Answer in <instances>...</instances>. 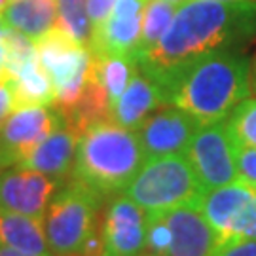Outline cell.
<instances>
[{"mask_svg":"<svg viewBox=\"0 0 256 256\" xmlns=\"http://www.w3.org/2000/svg\"><path fill=\"white\" fill-rule=\"evenodd\" d=\"M12 2H14V0H12Z\"/></svg>","mask_w":256,"mask_h":256,"instance_id":"836d02e7","label":"cell"},{"mask_svg":"<svg viewBox=\"0 0 256 256\" xmlns=\"http://www.w3.org/2000/svg\"><path fill=\"white\" fill-rule=\"evenodd\" d=\"M38 59L52 80L57 112H66L82 99L93 72L90 48L76 44L59 27L52 28L36 42Z\"/></svg>","mask_w":256,"mask_h":256,"instance_id":"8992f818","label":"cell"},{"mask_svg":"<svg viewBox=\"0 0 256 256\" xmlns=\"http://www.w3.org/2000/svg\"><path fill=\"white\" fill-rule=\"evenodd\" d=\"M0 256H36V254H27V252H21V250H16V248H8L0 245Z\"/></svg>","mask_w":256,"mask_h":256,"instance_id":"83f0119b","label":"cell"},{"mask_svg":"<svg viewBox=\"0 0 256 256\" xmlns=\"http://www.w3.org/2000/svg\"><path fill=\"white\" fill-rule=\"evenodd\" d=\"M169 97L162 84L152 76L137 68L135 76L131 78L126 92L122 93L114 108L110 110V120L122 128L137 131L138 126L156 112V110L169 106Z\"/></svg>","mask_w":256,"mask_h":256,"instance_id":"5bb4252c","label":"cell"},{"mask_svg":"<svg viewBox=\"0 0 256 256\" xmlns=\"http://www.w3.org/2000/svg\"><path fill=\"white\" fill-rule=\"evenodd\" d=\"M93 68H95L97 80L106 93L110 110H112L114 104L118 102V99L122 97V93L126 92L131 78L135 76L138 64L131 57H118V55L95 57L93 55Z\"/></svg>","mask_w":256,"mask_h":256,"instance_id":"d6986e66","label":"cell"},{"mask_svg":"<svg viewBox=\"0 0 256 256\" xmlns=\"http://www.w3.org/2000/svg\"><path fill=\"white\" fill-rule=\"evenodd\" d=\"M236 164H238V180L256 188V148L238 144Z\"/></svg>","mask_w":256,"mask_h":256,"instance_id":"603a6c76","label":"cell"},{"mask_svg":"<svg viewBox=\"0 0 256 256\" xmlns=\"http://www.w3.org/2000/svg\"><path fill=\"white\" fill-rule=\"evenodd\" d=\"M8 46L4 42V36H0V82H6L8 80Z\"/></svg>","mask_w":256,"mask_h":256,"instance_id":"4316f807","label":"cell"},{"mask_svg":"<svg viewBox=\"0 0 256 256\" xmlns=\"http://www.w3.org/2000/svg\"><path fill=\"white\" fill-rule=\"evenodd\" d=\"M16 108H18V104H16V97H14V90H12L10 82L8 80L0 82V126Z\"/></svg>","mask_w":256,"mask_h":256,"instance_id":"484cf974","label":"cell"},{"mask_svg":"<svg viewBox=\"0 0 256 256\" xmlns=\"http://www.w3.org/2000/svg\"><path fill=\"white\" fill-rule=\"evenodd\" d=\"M205 220L224 239H256V188L236 180L202 194L198 203Z\"/></svg>","mask_w":256,"mask_h":256,"instance_id":"52a82bcc","label":"cell"},{"mask_svg":"<svg viewBox=\"0 0 256 256\" xmlns=\"http://www.w3.org/2000/svg\"><path fill=\"white\" fill-rule=\"evenodd\" d=\"M256 38V2L186 0L165 34L137 61L154 80L184 63L218 50H243Z\"/></svg>","mask_w":256,"mask_h":256,"instance_id":"6da1fadb","label":"cell"},{"mask_svg":"<svg viewBox=\"0 0 256 256\" xmlns=\"http://www.w3.org/2000/svg\"><path fill=\"white\" fill-rule=\"evenodd\" d=\"M144 162L137 133L102 120L78 135L70 178L108 198L124 190Z\"/></svg>","mask_w":256,"mask_h":256,"instance_id":"3957f363","label":"cell"},{"mask_svg":"<svg viewBox=\"0 0 256 256\" xmlns=\"http://www.w3.org/2000/svg\"><path fill=\"white\" fill-rule=\"evenodd\" d=\"M146 212L169 210L202 200V186L184 154L146 160L131 182L122 190Z\"/></svg>","mask_w":256,"mask_h":256,"instance_id":"5b68a950","label":"cell"},{"mask_svg":"<svg viewBox=\"0 0 256 256\" xmlns=\"http://www.w3.org/2000/svg\"><path fill=\"white\" fill-rule=\"evenodd\" d=\"M101 194L70 178L55 192L44 214V232L54 256L80 254L84 241L99 226Z\"/></svg>","mask_w":256,"mask_h":256,"instance_id":"277c9868","label":"cell"},{"mask_svg":"<svg viewBox=\"0 0 256 256\" xmlns=\"http://www.w3.org/2000/svg\"><path fill=\"white\" fill-rule=\"evenodd\" d=\"M250 86H252V93L256 95V57L252 59V68H250Z\"/></svg>","mask_w":256,"mask_h":256,"instance_id":"f1b7e54d","label":"cell"},{"mask_svg":"<svg viewBox=\"0 0 256 256\" xmlns=\"http://www.w3.org/2000/svg\"><path fill=\"white\" fill-rule=\"evenodd\" d=\"M176 14V6L169 4L165 0H148L144 16H142V28H140V40H138L135 61H138L144 54L160 42V38L165 34Z\"/></svg>","mask_w":256,"mask_h":256,"instance_id":"ffe728a7","label":"cell"},{"mask_svg":"<svg viewBox=\"0 0 256 256\" xmlns=\"http://www.w3.org/2000/svg\"><path fill=\"white\" fill-rule=\"evenodd\" d=\"M8 28H10V27H8V25H6V21H4V18L0 16V36H4Z\"/></svg>","mask_w":256,"mask_h":256,"instance_id":"f546056e","label":"cell"},{"mask_svg":"<svg viewBox=\"0 0 256 256\" xmlns=\"http://www.w3.org/2000/svg\"><path fill=\"white\" fill-rule=\"evenodd\" d=\"M76 256H78V254H76Z\"/></svg>","mask_w":256,"mask_h":256,"instance_id":"e575fe53","label":"cell"},{"mask_svg":"<svg viewBox=\"0 0 256 256\" xmlns=\"http://www.w3.org/2000/svg\"><path fill=\"white\" fill-rule=\"evenodd\" d=\"M0 245L27 254L54 256L50 252L44 220L0 209Z\"/></svg>","mask_w":256,"mask_h":256,"instance_id":"2e32d148","label":"cell"},{"mask_svg":"<svg viewBox=\"0 0 256 256\" xmlns=\"http://www.w3.org/2000/svg\"><path fill=\"white\" fill-rule=\"evenodd\" d=\"M114 4H116V0H88V14H90V21H92V30L101 27L106 21Z\"/></svg>","mask_w":256,"mask_h":256,"instance_id":"d4e9b609","label":"cell"},{"mask_svg":"<svg viewBox=\"0 0 256 256\" xmlns=\"http://www.w3.org/2000/svg\"><path fill=\"white\" fill-rule=\"evenodd\" d=\"M61 122L48 106H19L0 126V167H18Z\"/></svg>","mask_w":256,"mask_h":256,"instance_id":"9c48e42d","label":"cell"},{"mask_svg":"<svg viewBox=\"0 0 256 256\" xmlns=\"http://www.w3.org/2000/svg\"><path fill=\"white\" fill-rule=\"evenodd\" d=\"M10 2H12V0H0V16H2V14H4V10L10 6Z\"/></svg>","mask_w":256,"mask_h":256,"instance_id":"4dcf8cb0","label":"cell"},{"mask_svg":"<svg viewBox=\"0 0 256 256\" xmlns=\"http://www.w3.org/2000/svg\"><path fill=\"white\" fill-rule=\"evenodd\" d=\"M102 256H142L146 243V210L118 194L108 202L101 222Z\"/></svg>","mask_w":256,"mask_h":256,"instance_id":"30bf717a","label":"cell"},{"mask_svg":"<svg viewBox=\"0 0 256 256\" xmlns=\"http://www.w3.org/2000/svg\"><path fill=\"white\" fill-rule=\"evenodd\" d=\"M57 27L76 44L90 48L92 21L88 14V0H57Z\"/></svg>","mask_w":256,"mask_h":256,"instance_id":"44dd1931","label":"cell"},{"mask_svg":"<svg viewBox=\"0 0 256 256\" xmlns=\"http://www.w3.org/2000/svg\"><path fill=\"white\" fill-rule=\"evenodd\" d=\"M210 256H256V239H224Z\"/></svg>","mask_w":256,"mask_h":256,"instance_id":"cb8c5ba5","label":"cell"},{"mask_svg":"<svg viewBox=\"0 0 256 256\" xmlns=\"http://www.w3.org/2000/svg\"><path fill=\"white\" fill-rule=\"evenodd\" d=\"M252 59L243 50H218L184 63L160 84L169 102L200 126L224 122L250 97Z\"/></svg>","mask_w":256,"mask_h":256,"instance_id":"7a4b0ae2","label":"cell"},{"mask_svg":"<svg viewBox=\"0 0 256 256\" xmlns=\"http://www.w3.org/2000/svg\"><path fill=\"white\" fill-rule=\"evenodd\" d=\"M212 2H248V0H212Z\"/></svg>","mask_w":256,"mask_h":256,"instance_id":"d6a6232c","label":"cell"},{"mask_svg":"<svg viewBox=\"0 0 256 256\" xmlns=\"http://www.w3.org/2000/svg\"><path fill=\"white\" fill-rule=\"evenodd\" d=\"M14 90L16 104L19 106H50L55 102L52 80L42 68L40 59L23 64L12 78H8Z\"/></svg>","mask_w":256,"mask_h":256,"instance_id":"ac0fdd59","label":"cell"},{"mask_svg":"<svg viewBox=\"0 0 256 256\" xmlns=\"http://www.w3.org/2000/svg\"><path fill=\"white\" fill-rule=\"evenodd\" d=\"M236 150L238 144L226 128V120L202 126L196 131L184 156L192 165L203 192L238 180Z\"/></svg>","mask_w":256,"mask_h":256,"instance_id":"ba28073f","label":"cell"},{"mask_svg":"<svg viewBox=\"0 0 256 256\" xmlns=\"http://www.w3.org/2000/svg\"><path fill=\"white\" fill-rule=\"evenodd\" d=\"M202 128L196 120L176 106H164L148 116L137 129V137L146 160L186 154L196 131Z\"/></svg>","mask_w":256,"mask_h":256,"instance_id":"8fae6325","label":"cell"},{"mask_svg":"<svg viewBox=\"0 0 256 256\" xmlns=\"http://www.w3.org/2000/svg\"><path fill=\"white\" fill-rule=\"evenodd\" d=\"M2 18L10 28L19 30L36 44L57 27V0H14Z\"/></svg>","mask_w":256,"mask_h":256,"instance_id":"e0dca14e","label":"cell"},{"mask_svg":"<svg viewBox=\"0 0 256 256\" xmlns=\"http://www.w3.org/2000/svg\"><path fill=\"white\" fill-rule=\"evenodd\" d=\"M164 212L171 230V243L165 256H210L218 247V236L198 205L188 203Z\"/></svg>","mask_w":256,"mask_h":256,"instance_id":"4fadbf2b","label":"cell"},{"mask_svg":"<svg viewBox=\"0 0 256 256\" xmlns=\"http://www.w3.org/2000/svg\"><path fill=\"white\" fill-rule=\"evenodd\" d=\"M76 144H78V133L61 116L59 126L18 167H27L42 174H48L63 184L64 178L72 174Z\"/></svg>","mask_w":256,"mask_h":256,"instance_id":"9a60e30c","label":"cell"},{"mask_svg":"<svg viewBox=\"0 0 256 256\" xmlns=\"http://www.w3.org/2000/svg\"><path fill=\"white\" fill-rule=\"evenodd\" d=\"M59 188L61 182L48 174L27 167H8L0 173V209L44 220Z\"/></svg>","mask_w":256,"mask_h":256,"instance_id":"7c38bea8","label":"cell"},{"mask_svg":"<svg viewBox=\"0 0 256 256\" xmlns=\"http://www.w3.org/2000/svg\"><path fill=\"white\" fill-rule=\"evenodd\" d=\"M165 2H169V4H174V6L178 8V6H180V4H184L186 0H165Z\"/></svg>","mask_w":256,"mask_h":256,"instance_id":"1f68e13d","label":"cell"},{"mask_svg":"<svg viewBox=\"0 0 256 256\" xmlns=\"http://www.w3.org/2000/svg\"><path fill=\"white\" fill-rule=\"evenodd\" d=\"M226 128L236 144L256 148V97L245 99L226 118Z\"/></svg>","mask_w":256,"mask_h":256,"instance_id":"7402d4cb","label":"cell"}]
</instances>
